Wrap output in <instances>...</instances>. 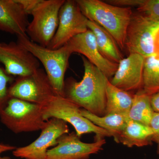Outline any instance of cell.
Instances as JSON below:
<instances>
[{
	"mask_svg": "<svg viewBox=\"0 0 159 159\" xmlns=\"http://www.w3.org/2000/svg\"><path fill=\"white\" fill-rule=\"evenodd\" d=\"M84 74L77 82L70 77L65 80L63 97L91 113L105 116L106 88L109 80L98 68L84 56H81Z\"/></svg>",
	"mask_w": 159,
	"mask_h": 159,
	"instance_id": "cell-1",
	"label": "cell"
},
{
	"mask_svg": "<svg viewBox=\"0 0 159 159\" xmlns=\"http://www.w3.org/2000/svg\"><path fill=\"white\" fill-rule=\"evenodd\" d=\"M83 14L108 31L121 50L125 49L126 31L133 12L131 8L113 6L99 0H76Z\"/></svg>",
	"mask_w": 159,
	"mask_h": 159,
	"instance_id": "cell-2",
	"label": "cell"
},
{
	"mask_svg": "<svg viewBox=\"0 0 159 159\" xmlns=\"http://www.w3.org/2000/svg\"><path fill=\"white\" fill-rule=\"evenodd\" d=\"M17 42L42 63L50 82L57 95L63 97L65 75L72 53L65 46L51 50L33 42L28 36H17Z\"/></svg>",
	"mask_w": 159,
	"mask_h": 159,
	"instance_id": "cell-3",
	"label": "cell"
},
{
	"mask_svg": "<svg viewBox=\"0 0 159 159\" xmlns=\"http://www.w3.org/2000/svg\"><path fill=\"white\" fill-rule=\"evenodd\" d=\"M80 107L65 97L55 95L46 105L42 107L43 118L46 122L52 118L61 119L71 124L78 137L93 133L95 138L112 137L110 133L95 125L84 117Z\"/></svg>",
	"mask_w": 159,
	"mask_h": 159,
	"instance_id": "cell-4",
	"label": "cell"
},
{
	"mask_svg": "<svg viewBox=\"0 0 159 159\" xmlns=\"http://www.w3.org/2000/svg\"><path fill=\"white\" fill-rule=\"evenodd\" d=\"M0 119L15 134L42 130L47 123L43 118L41 106L14 98H10L0 113Z\"/></svg>",
	"mask_w": 159,
	"mask_h": 159,
	"instance_id": "cell-5",
	"label": "cell"
},
{
	"mask_svg": "<svg viewBox=\"0 0 159 159\" xmlns=\"http://www.w3.org/2000/svg\"><path fill=\"white\" fill-rule=\"evenodd\" d=\"M65 0H41L31 13L27 34L31 40L48 48L58 27L59 13Z\"/></svg>",
	"mask_w": 159,
	"mask_h": 159,
	"instance_id": "cell-6",
	"label": "cell"
},
{
	"mask_svg": "<svg viewBox=\"0 0 159 159\" xmlns=\"http://www.w3.org/2000/svg\"><path fill=\"white\" fill-rule=\"evenodd\" d=\"M9 93L10 98L21 99L42 107L57 95L45 71L41 68L30 75L18 77L9 87Z\"/></svg>",
	"mask_w": 159,
	"mask_h": 159,
	"instance_id": "cell-7",
	"label": "cell"
},
{
	"mask_svg": "<svg viewBox=\"0 0 159 159\" xmlns=\"http://www.w3.org/2000/svg\"><path fill=\"white\" fill-rule=\"evenodd\" d=\"M159 22L140 12H133L125 37V48L129 54L136 53L147 57L156 54L155 36Z\"/></svg>",
	"mask_w": 159,
	"mask_h": 159,
	"instance_id": "cell-8",
	"label": "cell"
},
{
	"mask_svg": "<svg viewBox=\"0 0 159 159\" xmlns=\"http://www.w3.org/2000/svg\"><path fill=\"white\" fill-rule=\"evenodd\" d=\"M88 20L76 1L65 0L60 10L57 31L48 48L59 49L74 36L87 31Z\"/></svg>",
	"mask_w": 159,
	"mask_h": 159,
	"instance_id": "cell-9",
	"label": "cell"
},
{
	"mask_svg": "<svg viewBox=\"0 0 159 159\" xmlns=\"http://www.w3.org/2000/svg\"><path fill=\"white\" fill-rule=\"evenodd\" d=\"M41 131L39 137L30 145L12 151L13 156L25 159H45L48 148L56 146L58 139L68 134L69 128L65 121L52 118Z\"/></svg>",
	"mask_w": 159,
	"mask_h": 159,
	"instance_id": "cell-10",
	"label": "cell"
},
{
	"mask_svg": "<svg viewBox=\"0 0 159 159\" xmlns=\"http://www.w3.org/2000/svg\"><path fill=\"white\" fill-rule=\"evenodd\" d=\"M0 62L12 76H27L39 68V61L17 42L0 43Z\"/></svg>",
	"mask_w": 159,
	"mask_h": 159,
	"instance_id": "cell-11",
	"label": "cell"
},
{
	"mask_svg": "<svg viewBox=\"0 0 159 159\" xmlns=\"http://www.w3.org/2000/svg\"><path fill=\"white\" fill-rule=\"evenodd\" d=\"M105 143L104 138H95L93 143H87L74 132L65 134L58 139L55 147L48 150L45 159H89L102 150Z\"/></svg>",
	"mask_w": 159,
	"mask_h": 159,
	"instance_id": "cell-12",
	"label": "cell"
},
{
	"mask_svg": "<svg viewBox=\"0 0 159 159\" xmlns=\"http://www.w3.org/2000/svg\"><path fill=\"white\" fill-rule=\"evenodd\" d=\"M71 53L82 54L100 70L108 79L113 77L118 64L111 62L102 56L97 46L96 38L89 29L74 36L65 45Z\"/></svg>",
	"mask_w": 159,
	"mask_h": 159,
	"instance_id": "cell-13",
	"label": "cell"
},
{
	"mask_svg": "<svg viewBox=\"0 0 159 159\" xmlns=\"http://www.w3.org/2000/svg\"><path fill=\"white\" fill-rule=\"evenodd\" d=\"M145 57L136 53L129 54L118 64V68L110 82L112 85L129 92L142 89Z\"/></svg>",
	"mask_w": 159,
	"mask_h": 159,
	"instance_id": "cell-14",
	"label": "cell"
},
{
	"mask_svg": "<svg viewBox=\"0 0 159 159\" xmlns=\"http://www.w3.org/2000/svg\"><path fill=\"white\" fill-rule=\"evenodd\" d=\"M28 15L16 0H0V30L17 36H28Z\"/></svg>",
	"mask_w": 159,
	"mask_h": 159,
	"instance_id": "cell-15",
	"label": "cell"
},
{
	"mask_svg": "<svg viewBox=\"0 0 159 159\" xmlns=\"http://www.w3.org/2000/svg\"><path fill=\"white\" fill-rule=\"evenodd\" d=\"M153 131L148 126L129 120L125 128L119 135L117 143L131 148L134 146L143 147L152 143Z\"/></svg>",
	"mask_w": 159,
	"mask_h": 159,
	"instance_id": "cell-16",
	"label": "cell"
},
{
	"mask_svg": "<svg viewBox=\"0 0 159 159\" xmlns=\"http://www.w3.org/2000/svg\"><path fill=\"white\" fill-rule=\"evenodd\" d=\"M88 28L93 33L100 53L106 59L119 64L123 58L120 48L113 36L104 28L94 22L88 20Z\"/></svg>",
	"mask_w": 159,
	"mask_h": 159,
	"instance_id": "cell-17",
	"label": "cell"
},
{
	"mask_svg": "<svg viewBox=\"0 0 159 159\" xmlns=\"http://www.w3.org/2000/svg\"><path fill=\"white\" fill-rule=\"evenodd\" d=\"M134 95L112 85L110 81L106 88V115L117 114L128 116Z\"/></svg>",
	"mask_w": 159,
	"mask_h": 159,
	"instance_id": "cell-18",
	"label": "cell"
},
{
	"mask_svg": "<svg viewBox=\"0 0 159 159\" xmlns=\"http://www.w3.org/2000/svg\"><path fill=\"white\" fill-rule=\"evenodd\" d=\"M80 112L84 117L95 125L108 131L116 142L119 135L125 128L129 120L127 116L120 114H109L99 116L91 113L84 109H80Z\"/></svg>",
	"mask_w": 159,
	"mask_h": 159,
	"instance_id": "cell-19",
	"label": "cell"
},
{
	"mask_svg": "<svg viewBox=\"0 0 159 159\" xmlns=\"http://www.w3.org/2000/svg\"><path fill=\"white\" fill-rule=\"evenodd\" d=\"M151 96L141 89L134 94L133 101L128 114L129 120L150 126L154 111L150 101Z\"/></svg>",
	"mask_w": 159,
	"mask_h": 159,
	"instance_id": "cell-20",
	"label": "cell"
},
{
	"mask_svg": "<svg viewBox=\"0 0 159 159\" xmlns=\"http://www.w3.org/2000/svg\"><path fill=\"white\" fill-rule=\"evenodd\" d=\"M142 89L149 96L159 92V57L156 54L145 58Z\"/></svg>",
	"mask_w": 159,
	"mask_h": 159,
	"instance_id": "cell-21",
	"label": "cell"
},
{
	"mask_svg": "<svg viewBox=\"0 0 159 159\" xmlns=\"http://www.w3.org/2000/svg\"><path fill=\"white\" fill-rule=\"evenodd\" d=\"M14 77L6 73L5 69L0 66V113L6 107L10 97L8 85L12 83Z\"/></svg>",
	"mask_w": 159,
	"mask_h": 159,
	"instance_id": "cell-22",
	"label": "cell"
},
{
	"mask_svg": "<svg viewBox=\"0 0 159 159\" xmlns=\"http://www.w3.org/2000/svg\"><path fill=\"white\" fill-rule=\"evenodd\" d=\"M136 9L138 12L159 22V0H141Z\"/></svg>",
	"mask_w": 159,
	"mask_h": 159,
	"instance_id": "cell-23",
	"label": "cell"
},
{
	"mask_svg": "<svg viewBox=\"0 0 159 159\" xmlns=\"http://www.w3.org/2000/svg\"><path fill=\"white\" fill-rule=\"evenodd\" d=\"M150 126L153 131L152 141L157 144V152L159 154V113H154Z\"/></svg>",
	"mask_w": 159,
	"mask_h": 159,
	"instance_id": "cell-24",
	"label": "cell"
},
{
	"mask_svg": "<svg viewBox=\"0 0 159 159\" xmlns=\"http://www.w3.org/2000/svg\"><path fill=\"white\" fill-rule=\"evenodd\" d=\"M141 0H109L106 2L113 5L125 8L135 7L138 8L141 3Z\"/></svg>",
	"mask_w": 159,
	"mask_h": 159,
	"instance_id": "cell-25",
	"label": "cell"
},
{
	"mask_svg": "<svg viewBox=\"0 0 159 159\" xmlns=\"http://www.w3.org/2000/svg\"><path fill=\"white\" fill-rule=\"evenodd\" d=\"M28 15H31L41 0H16Z\"/></svg>",
	"mask_w": 159,
	"mask_h": 159,
	"instance_id": "cell-26",
	"label": "cell"
},
{
	"mask_svg": "<svg viewBox=\"0 0 159 159\" xmlns=\"http://www.w3.org/2000/svg\"><path fill=\"white\" fill-rule=\"evenodd\" d=\"M150 101L154 112L159 113V92L151 96Z\"/></svg>",
	"mask_w": 159,
	"mask_h": 159,
	"instance_id": "cell-27",
	"label": "cell"
},
{
	"mask_svg": "<svg viewBox=\"0 0 159 159\" xmlns=\"http://www.w3.org/2000/svg\"><path fill=\"white\" fill-rule=\"evenodd\" d=\"M16 147L11 145L0 144V155L3 152L9 151H13L16 149Z\"/></svg>",
	"mask_w": 159,
	"mask_h": 159,
	"instance_id": "cell-28",
	"label": "cell"
},
{
	"mask_svg": "<svg viewBox=\"0 0 159 159\" xmlns=\"http://www.w3.org/2000/svg\"><path fill=\"white\" fill-rule=\"evenodd\" d=\"M0 159H11L10 157H2L0 155Z\"/></svg>",
	"mask_w": 159,
	"mask_h": 159,
	"instance_id": "cell-29",
	"label": "cell"
},
{
	"mask_svg": "<svg viewBox=\"0 0 159 159\" xmlns=\"http://www.w3.org/2000/svg\"><path fill=\"white\" fill-rule=\"evenodd\" d=\"M157 54V55H158L159 57V53H158V54Z\"/></svg>",
	"mask_w": 159,
	"mask_h": 159,
	"instance_id": "cell-30",
	"label": "cell"
}]
</instances>
